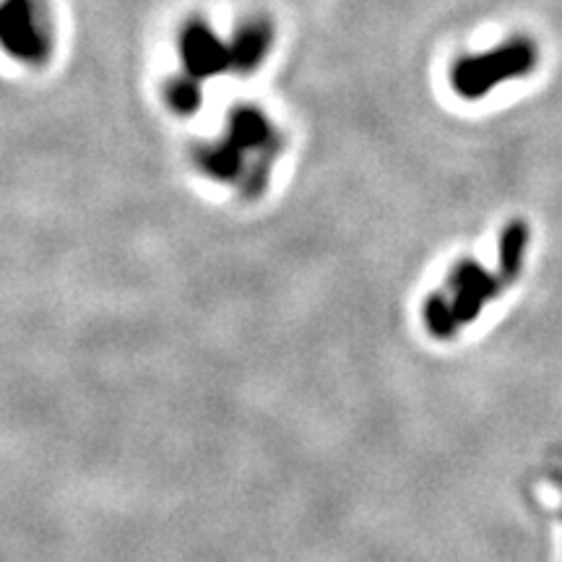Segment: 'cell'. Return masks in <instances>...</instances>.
<instances>
[{
	"mask_svg": "<svg viewBox=\"0 0 562 562\" xmlns=\"http://www.w3.org/2000/svg\"><path fill=\"white\" fill-rule=\"evenodd\" d=\"M271 45V30L263 21L248 24L237 34L229 45L216 40L211 30L201 24L188 26L182 32V63H186V76L170 87L172 108L182 112H193L199 108V79L224 74V70L243 68L248 70L263 60Z\"/></svg>",
	"mask_w": 562,
	"mask_h": 562,
	"instance_id": "6da1fadb",
	"label": "cell"
},
{
	"mask_svg": "<svg viewBox=\"0 0 562 562\" xmlns=\"http://www.w3.org/2000/svg\"><path fill=\"white\" fill-rule=\"evenodd\" d=\"M0 47L42 66L53 53V19L42 0H0Z\"/></svg>",
	"mask_w": 562,
	"mask_h": 562,
	"instance_id": "7a4b0ae2",
	"label": "cell"
},
{
	"mask_svg": "<svg viewBox=\"0 0 562 562\" xmlns=\"http://www.w3.org/2000/svg\"><path fill=\"white\" fill-rule=\"evenodd\" d=\"M273 146H277V136L258 112H237L232 117L227 136L214 149H206V154H203V167L220 175V178L237 180L245 170L243 161L248 154L266 161Z\"/></svg>",
	"mask_w": 562,
	"mask_h": 562,
	"instance_id": "3957f363",
	"label": "cell"
},
{
	"mask_svg": "<svg viewBox=\"0 0 562 562\" xmlns=\"http://www.w3.org/2000/svg\"><path fill=\"white\" fill-rule=\"evenodd\" d=\"M537 60V53L526 40H513L508 45L497 47L487 55L476 58H463L453 68V87L463 97H484L492 87L503 83L505 79L529 74Z\"/></svg>",
	"mask_w": 562,
	"mask_h": 562,
	"instance_id": "277c9868",
	"label": "cell"
}]
</instances>
